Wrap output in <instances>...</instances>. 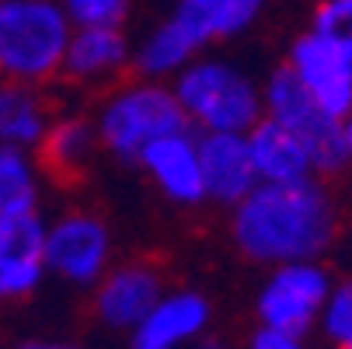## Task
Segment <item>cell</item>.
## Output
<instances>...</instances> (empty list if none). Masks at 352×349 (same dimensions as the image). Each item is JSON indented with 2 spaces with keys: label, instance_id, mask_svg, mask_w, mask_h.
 <instances>
[{
  "label": "cell",
  "instance_id": "1",
  "mask_svg": "<svg viewBox=\"0 0 352 349\" xmlns=\"http://www.w3.org/2000/svg\"><path fill=\"white\" fill-rule=\"evenodd\" d=\"M338 224L342 213L335 192L321 175L300 182H258L230 207V241L258 266L321 259L338 237Z\"/></svg>",
  "mask_w": 352,
  "mask_h": 349
},
{
  "label": "cell",
  "instance_id": "2",
  "mask_svg": "<svg viewBox=\"0 0 352 349\" xmlns=\"http://www.w3.org/2000/svg\"><path fill=\"white\" fill-rule=\"evenodd\" d=\"M168 84L195 133H248L265 116L262 84L223 56L199 53Z\"/></svg>",
  "mask_w": 352,
  "mask_h": 349
},
{
  "label": "cell",
  "instance_id": "3",
  "mask_svg": "<svg viewBox=\"0 0 352 349\" xmlns=\"http://www.w3.org/2000/svg\"><path fill=\"white\" fill-rule=\"evenodd\" d=\"M94 126L109 158L136 165V158L154 140L185 129L188 123L168 81L136 74L133 81H116L105 87L102 102L94 105Z\"/></svg>",
  "mask_w": 352,
  "mask_h": 349
},
{
  "label": "cell",
  "instance_id": "4",
  "mask_svg": "<svg viewBox=\"0 0 352 349\" xmlns=\"http://www.w3.org/2000/svg\"><path fill=\"white\" fill-rule=\"evenodd\" d=\"M74 35L60 0H0V77L45 87L63 74Z\"/></svg>",
  "mask_w": 352,
  "mask_h": 349
},
{
  "label": "cell",
  "instance_id": "5",
  "mask_svg": "<svg viewBox=\"0 0 352 349\" xmlns=\"http://www.w3.org/2000/svg\"><path fill=\"white\" fill-rule=\"evenodd\" d=\"M262 105H265L269 119L289 126L300 140L311 147V158H314V168H318L321 178H331V175L345 171L342 119H335L324 109H318V102L300 87V81L286 67H276L262 81Z\"/></svg>",
  "mask_w": 352,
  "mask_h": 349
},
{
  "label": "cell",
  "instance_id": "6",
  "mask_svg": "<svg viewBox=\"0 0 352 349\" xmlns=\"http://www.w3.org/2000/svg\"><path fill=\"white\" fill-rule=\"evenodd\" d=\"M335 279L321 266V259H300V262H279L269 266V276L258 290V321L265 328H279L289 335L304 339L318 321L328 304Z\"/></svg>",
  "mask_w": 352,
  "mask_h": 349
},
{
  "label": "cell",
  "instance_id": "7",
  "mask_svg": "<svg viewBox=\"0 0 352 349\" xmlns=\"http://www.w3.org/2000/svg\"><path fill=\"white\" fill-rule=\"evenodd\" d=\"M45 269L70 286H94L112 269V227L94 210H67L45 227Z\"/></svg>",
  "mask_w": 352,
  "mask_h": 349
},
{
  "label": "cell",
  "instance_id": "8",
  "mask_svg": "<svg viewBox=\"0 0 352 349\" xmlns=\"http://www.w3.org/2000/svg\"><path fill=\"white\" fill-rule=\"evenodd\" d=\"M45 227L38 203L0 213V304L21 301L45 279Z\"/></svg>",
  "mask_w": 352,
  "mask_h": 349
},
{
  "label": "cell",
  "instance_id": "9",
  "mask_svg": "<svg viewBox=\"0 0 352 349\" xmlns=\"http://www.w3.org/2000/svg\"><path fill=\"white\" fill-rule=\"evenodd\" d=\"M136 168L171 207L195 210V207L210 203L206 182H203V158H199V133L192 126L154 140L136 158Z\"/></svg>",
  "mask_w": 352,
  "mask_h": 349
},
{
  "label": "cell",
  "instance_id": "10",
  "mask_svg": "<svg viewBox=\"0 0 352 349\" xmlns=\"http://www.w3.org/2000/svg\"><path fill=\"white\" fill-rule=\"evenodd\" d=\"M283 67L314 98L318 109H324L335 119L352 116V70L324 35H318L314 28H304L289 42Z\"/></svg>",
  "mask_w": 352,
  "mask_h": 349
},
{
  "label": "cell",
  "instance_id": "11",
  "mask_svg": "<svg viewBox=\"0 0 352 349\" xmlns=\"http://www.w3.org/2000/svg\"><path fill=\"white\" fill-rule=\"evenodd\" d=\"M133 67V42L122 25H84L74 28L63 74L77 87H112Z\"/></svg>",
  "mask_w": 352,
  "mask_h": 349
},
{
  "label": "cell",
  "instance_id": "12",
  "mask_svg": "<svg viewBox=\"0 0 352 349\" xmlns=\"http://www.w3.org/2000/svg\"><path fill=\"white\" fill-rule=\"evenodd\" d=\"M161 297H164V279L154 266L146 262L112 266L94 283V315L109 328L133 332Z\"/></svg>",
  "mask_w": 352,
  "mask_h": 349
},
{
  "label": "cell",
  "instance_id": "13",
  "mask_svg": "<svg viewBox=\"0 0 352 349\" xmlns=\"http://www.w3.org/2000/svg\"><path fill=\"white\" fill-rule=\"evenodd\" d=\"M206 199L217 207H234L258 185V171L251 161L248 133H199Z\"/></svg>",
  "mask_w": 352,
  "mask_h": 349
},
{
  "label": "cell",
  "instance_id": "14",
  "mask_svg": "<svg viewBox=\"0 0 352 349\" xmlns=\"http://www.w3.org/2000/svg\"><path fill=\"white\" fill-rule=\"evenodd\" d=\"M265 8L269 0H175L168 18L192 39L199 53H206L210 45L251 32L265 14Z\"/></svg>",
  "mask_w": 352,
  "mask_h": 349
},
{
  "label": "cell",
  "instance_id": "15",
  "mask_svg": "<svg viewBox=\"0 0 352 349\" xmlns=\"http://www.w3.org/2000/svg\"><path fill=\"white\" fill-rule=\"evenodd\" d=\"M210 301L195 290H164V297L150 308V315L133 328L129 349H182L210 325Z\"/></svg>",
  "mask_w": 352,
  "mask_h": 349
},
{
  "label": "cell",
  "instance_id": "16",
  "mask_svg": "<svg viewBox=\"0 0 352 349\" xmlns=\"http://www.w3.org/2000/svg\"><path fill=\"white\" fill-rule=\"evenodd\" d=\"M248 147H251V161H255L258 182H300V178L318 175L311 147L289 126H283L269 116H262L248 129Z\"/></svg>",
  "mask_w": 352,
  "mask_h": 349
},
{
  "label": "cell",
  "instance_id": "17",
  "mask_svg": "<svg viewBox=\"0 0 352 349\" xmlns=\"http://www.w3.org/2000/svg\"><path fill=\"white\" fill-rule=\"evenodd\" d=\"M56 112L49 105L42 87L14 84L0 77V147H21L38 151Z\"/></svg>",
  "mask_w": 352,
  "mask_h": 349
},
{
  "label": "cell",
  "instance_id": "18",
  "mask_svg": "<svg viewBox=\"0 0 352 349\" xmlns=\"http://www.w3.org/2000/svg\"><path fill=\"white\" fill-rule=\"evenodd\" d=\"M102 151V140H98V126H94V116H56L53 126H49L38 154H42V165L53 171V175H63V178H77L91 168V161Z\"/></svg>",
  "mask_w": 352,
  "mask_h": 349
},
{
  "label": "cell",
  "instance_id": "19",
  "mask_svg": "<svg viewBox=\"0 0 352 349\" xmlns=\"http://www.w3.org/2000/svg\"><path fill=\"white\" fill-rule=\"evenodd\" d=\"M199 56V49L192 39L171 21H157L136 45H133V70L140 77H154V81H171L178 70H185Z\"/></svg>",
  "mask_w": 352,
  "mask_h": 349
},
{
  "label": "cell",
  "instance_id": "20",
  "mask_svg": "<svg viewBox=\"0 0 352 349\" xmlns=\"http://www.w3.org/2000/svg\"><path fill=\"white\" fill-rule=\"evenodd\" d=\"M38 203V161L35 151L0 147V213Z\"/></svg>",
  "mask_w": 352,
  "mask_h": 349
},
{
  "label": "cell",
  "instance_id": "21",
  "mask_svg": "<svg viewBox=\"0 0 352 349\" xmlns=\"http://www.w3.org/2000/svg\"><path fill=\"white\" fill-rule=\"evenodd\" d=\"M307 28L324 35L352 70V0H318Z\"/></svg>",
  "mask_w": 352,
  "mask_h": 349
},
{
  "label": "cell",
  "instance_id": "22",
  "mask_svg": "<svg viewBox=\"0 0 352 349\" xmlns=\"http://www.w3.org/2000/svg\"><path fill=\"white\" fill-rule=\"evenodd\" d=\"M321 325H324V335L338 349H349L352 346V276L349 279H338L331 286L328 304L321 311Z\"/></svg>",
  "mask_w": 352,
  "mask_h": 349
},
{
  "label": "cell",
  "instance_id": "23",
  "mask_svg": "<svg viewBox=\"0 0 352 349\" xmlns=\"http://www.w3.org/2000/svg\"><path fill=\"white\" fill-rule=\"evenodd\" d=\"M74 28L84 25H126L133 0H60Z\"/></svg>",
  "mask_w": 352,
  "mask_h": 349
},
{
  "label": "cell",
  "instance_id": "24",
  "mask_svg": "<svg viewBox=\"0 0 352 349\" xmlns=\"http://www.w3.org/2000/svg\"><path fill=\"white\" fill-rule=\"evenodd\" d=\"M248 349H304V339L300 335H289V332H279V328H258L251 335Z\"/></svg>",
  "mask_w": 352,
  "mask_h": 349
},
{
  "label": "cell",
  "instance_id": "25",
  "mask_svg": "<svg viewBox=\"0 0 352 349\" xmlns=\"http://www.w3.org/2000/svg\"><path fill=\"white\" fill-rule=\"evenodd\" d=\"M342 147H345V171H352V116L342 119Z\"/></svg>",
  "mask_w": 352,
  "mask_h": 349
},
{
  "label": "cell",
  "instance_id": "26",
  "mask_svg": "<svg viewBox=\"0 0 352 349\" xmlns=\"http://www.w3.org/2000/svg\"><path fill=\"white\" fill-rule=\"evenodd\" d=\"M21 349H74V346H63V342H28Z\"/></svg>",
  "mask_w": 352,
  "mask_h": 349
},
{
  "label": "cell",
  "instance_id": "27",
  "mask_svg": "<svg viewBox=\"0 0 352 349\" xmlns=\"http://www.w3.org/2000/svg\"><path fill=\"white\" fill-rule=\"evenodd\" d=\"M314 4H318V0H314Z\"/></svg>",
  "mask_w": 352,
  "mask_h": 349
},
{
  "label": "cell",
  "instance_id": "28",
  "mask_svg": "<svg viewBox=\"0 0 352 349\" xmlns=\"http://www.w3.org/2000/svg\"><path fill=\"white\" fill-rule=\"evenodd\" d=\"M349 349H352V346H349Z\"/></svg>",
  "mask_w": 352,
  "mask_h": 349
}]
</instances>
